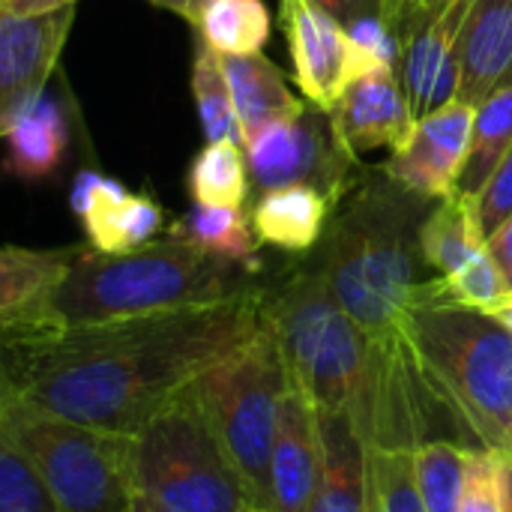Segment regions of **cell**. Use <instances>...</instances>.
Masks as SVG:
<instances>
[{"label":"cell","instance_id":"cell-31","mask_svg":"<svg viewBox=\"0 0 512 512\" xmlns=\"http://www.w3.org/2000/svg\"><path fill=\"white\" fill-rule=\"evenodd\" d=\"M366 453L375 512H426L417 489L414 447H372Z\"/></svg>","mask_w":512,"mask_h":512},{"label":"cell","instance_id":"cell-27","mask_svg":"<svg viewBox=\"0 0 512 512\" xmlns=\"http://www.w3.org/2000/svg\"><path fill=\"white\" fill-rule=\"evenodd\" d=\"M189 192L195 204L243 207L249 195V168L240 144L213 141L189 165Z\"/></svg>","mask_w":512,"mask_h":512},{"label":"cell","instance_id":"cell-20","mask_svg":"<svg viewBox=\"0 0 512 512\" xmlns=\"http://www.w3.org/2000/svg\"><path fill=\"white\" fill-rule=\"evenodd\" d=\"M333 204L336 201L330 195L303 183L270 189L252 207V231L258 243H267L291 255H303L315 249L324 237Z\"/></svg>","mask_w":512,"mask_h":512},{"label":"cell","instance_id":"cell-29","mask_svg":"<svg viewBox=\"0 0 512 512\" xmlns=\"http://www.w3.org/2000/svg\"><path fill=\"white\" fill-rule=\"evenodd\" d=\"M345 36H348V57H345L348 84L372 72L402 75L405 36L384 15L369 12V15L354 18L351 24H345Z\"/></svg>","mask_w":512,"mask_h":512},{"label":"cell","instance_id":"cell-8","mask_svg":"<svg viewBox=\"0 0 512 512\" xmlns=\"http://www.w3.org/2000/svg\"><path fill=\"white\" fill-rule=\"evenodd\" d=\"M0 423L30 462L54 512H129L132 438L81 426L0 393Z\"/></svg>","mask_w":512,"mask_h":512},{"label":"cell","instance_id":"cell-1","mask_svg":"<svg viewBox=\"0 0 512 512\" xmlns=\"http://www.w3.org/2000/svg\"><path fill=\"white\" fill-rule=\"evenodd\" d=\"M261 288L177 312L0 336V393L63 420L135 435L264 321Z\"/></svg>","mask_w":512,"mask_h":512},{"label":"cell","instance_id":"cell-40","mask_svg":"<svg viewBox=\"0 0 512 512\" xmlns=\"http://www.w3.org/2000/svg\"><path fill=\"white\" fill-rule=\"evenodd\" d=\"M153 6H162V9H171V12H177V15H183L186 21H192V15L198 12V6L204 3V0H150Z\"/></svg>","mask_w":512,"mask_h":512},{"label":"cell","instance_id":"cell-5","mask_svg":"<svg viewBox=\"0 0 512 512\" xmlns=\"http://www.w3.org/2000/svg\"><path fill=\"white\" fill-rule=\"evenodd\" d=\"M288 381L318 414H345L369 447L384 390L390 342L369 339L330 297L318 273H300L264 300Z\"/></svg>","mask_w":512,"mask_h":512},{"label":"cell","instance_id":"cell-44","mask_svg":"<svg viewBox=\"0 0 512 512\" xmlns=\"http://www.w3.org/2000/svg\"><path fill=\"white\" fill-rule=\"evenodd\" d=\"M372 512H375V507H372Z\"/></svg>","mask_w":512,"mask_h":512},{"label":"cell","instance_id":"cell-13","mask_svg":"<svg viewBox=\"0 0 512 512\" xmlns=\"http://www.w3.org/2000/svg\"><path fill=\"white\" fill-rule=\"evenodd\" d=\"M327 117L336 144L345 150L348 159L381 147H390L396 153L417 126L399 72H372L354 78Z\"/></svg>","mask_w":512,"mask_h":512},{"label":"cell","instance_id":"cell-11","mask_svg":"<svg viewBox=\"0 0 512 512\" xmlns=\"http://www.w3.org/2000/svg\"><path fill=\"white\" fill-rule=\"evenodd\" d=\"M72 18V6L33 15L0 6V138L24 108L42 96Z\"/></svg>","mask_w":512,"mask_h":512},{"label":"cell","instance_id":"cell-42","mask_svg":"<svg viewBox=\"0 0 512 512\" xmlns=\"http://www.w3.org/2000/svg\"><path fill=\"white\" fill-rule=\"evenodd\" d=\"M405 3H408V9H411V12H423V9H429L435 0H405Z\"/></svg>","mask_w":512,"mask_h":512},{"label":"cell","instance_id":"cell-39","mask_svg":"<svg viewBox=\"0 0 512 512\" xmlns=\"http://www.w3.org/2000/svg\"><path fill=\"white\" fill-rule=\"evenodd\" d=\"M501 459V501L504 512H512V453H498Z\"/></svg>","mask_w":512,"mask_h":512},{"label":"cell","instance_id":"cell-21","mask_svg":"<svg viewBox=\"0 0 512 512\" xmlns=\"http://www.w3.org/2000/svg\"><path fill=\"white\" fill-rule=\"evenodd\" d=\"M219 66L225 72L231 102L243 129V141L261 132L267 123L297 114L306 105L288 90L276 63L264 54H219Z\"/></svg>","mask_w":512,"mask_h":512},{"label":"cell","instance_id":"cell-19","mask_svg":"<svg viewBox=\"0 0 512 512\" xmlns=\"http://www.w3.org/2000/svg\"><path fill=\"white\" fill-rule=\"evenodd\" d=\"M78 246L21 249L0 246V336L30 330L51 288L66 273Z\"/></svg>","mask_w":512,"mask_h":512},{"label":"cell","instance_id":"cell-25","mask_svg":"<svg viewBox=\"0 0 512 512\" xmlns=\"http://www.w3.org/2000/svg\"><path fill=\"white\" fill-rule=\"evenodd\" d=\"M512 147V81L501 84L489 99H483L474 108V129H471V147L468 159L462 165L456 195L477 198L486 186V180L495 174L501 159Z\"/></svg>","mask_w":512,"mask_h":512},{"label":"cell","instance_id":"cell-37","mask_svg":"<svg viewBox=\"0 0 512 512\" xmlns=\"http://www.w3.org/2000/svg\"><path fill=\"white\" fill-rule=\"evenodd\" d=\"M486 249L495 258V264H498V270H501V276H504V282H507L512 294V216L486 240Z\"/></svg>","mask_w":512,"mask_h":512},{"label":"cell","instance_id":"cell-18","mask_svg":"<svg viewBox=\"0 0 512 512\" xmlns=\"http://www.w3.org/2000/svg\"><path fill=\"white\" fill-rule=\"evenodd\" d=\"M321 483L306 512H372L369 453L345 414H318Z\"/></svg>","mask_w":512,"mask_h":512},{"label":"cell","instance_id":"cell-34","mask_svg":"<svg viewBox=\"0 0 512 512\" xmlns=\"http://www.w3.org/2000/svg\"><path fill=\"white\" fill-rule=\"evenodd\" d=\"M459 512H504L501 501V459L495 450H468Z\"/></svg>","mask_w":512,"mask_h":512},{"label":"cell","instance_id":"cell-38","mask_svg":"<svg viewBox=\"0 0 512 512\" xmlns=\"http://www.w3.org/2000/svg\"><path fill=\"white\" fill-rule=\"evenodd\" d=\"M75 0H9L6 6L12 12H21V15H33V12H51V9H60V6H72Z\"/></svg>","mask_w":512,"mask_h":512},{"label":"cell","instance_id":"cell-7","mask_svg":"<svg viewBox=\"0 0 512 512\" xmlns=\"http://www.w3.org/2000/svg\"><path fill=\"white\" fill-rule=\"evenodd\" d=\"M192 390L240 474L252 507L270 512V453L288 390V369L267 315L252 336L213 360L192 381Z\"/></svg>","mask_w":512,"mask_h":512},{"label":"cell","instance_id":"cell-30","mask_svg":"<svg viewBox=\"0 0 512 512\" xmlns=\"http://www.w3.org/2000/svg\"><path fill=\"white\" fill-rule=\"evenodd\" d=\"M468 447L450 441H426L414 447L417 489L426 512H459Z\"/></svg>","mask_w":512,"mask_h":512},{"label":"cell","instance_id":"cell-24","mask_svg":"<svg viewBox=\"0 0 512 512\" xmlns=\"http://www.w3.org/2000/svg\"><path fill=\"white\" fill-rule=\"evenodd\" d=\"M486 249V237L480 231L474 201L465 195L444 198L420 225V252L426 267H432L441 279L453 276L465 267L477 252Z\"/></svg>","mask_w":512,"mask_h":512},{"label":"cell","instance_id":"cell-26","mask_svg":"<svg viewBox=\"0 0 512 512\" xmlns=\"http://www.w3.org/2000/svg\"><path fill=\"white\" fill-rule=\"evenodd\" d=\"M189 24L216 54H261L273 18L264 0H204Z\"/></svg>","mask_w":512,"mask_h":512},{"label":"cell","instance_id":"cell-32","mask_svg":"<svg viewBox=\"0 0 512 512\" xmlns=\"http://www.w3.org/2000/svg\"><path fill=\"white\" fill-rule=\"evenodd\" d=\"M432 294L468 309H480V312H495L498 306H504L510 300V288L495 264V258L489 255V249L477 252L465 267H459L453 276H435L432 282Z\"/></svg>","mask_w":512,"mask_h":512},{"label":"cell","instance_id":"cell-16","mask_svg":"<svg viewBox=\"0 0 512 512\" xmlns=\"http://www.w3.org/2000/svg\"><path fill=\"white\" fill-rule=\"evenodd\" d=\"M69 201L84 225L90 249L96 252H129L147 246L165 225V213L153 198L135 195L123 183L96 171L78 174Z\"/></svg>","mask_w":512,"mask_h":512},{"label":"cell","instance_id":"cell-28","mask_svg":"<svg viewBox=\"0 0 512 512\" xmlns=\"http://www.w3.org/2000/svg\"><path fill=\"white\" fill-rule=\"evenodd\" d=\"M192 96H195V108H198V120H201L207 144L231 141V144L246 147L243 129L231 102V90L219 66V54L201 39H198L195 60H192Z\"/></svg>","mask_w":512,"mask_h":512},{"label":"cell","instance_id":"cell-4","mask_svg":"<svg viewBox=\"0 0 512 512\" xmlns=\"http://www.w3.org/2000/svg\"><path fill=\"white\" fill-rule=\"evenodd\" d=\"M432 282L402 318L423 387L483 450L512 453V333L489 312L435 297Z\"/></svg>","mask_w":512,"mask_h":512},{"label":"cell","instance_id":"cell-33","mask_svg":"<svg viewBox=\"0 0 512 512\" xmlns=\"http://www.w3.org/2000/svg\"><path fill=\"white\" fill-rule=\"evenodd\" d=\"M0 512H54L30 462L0 423Z\"/></svg>","mask_w":512,"mask_h":512},{"label":"cell","instance_id":"cell-12","mask_svg":"<svg viewBox=\"0 0 512 512\" xmlns=\"http://www.w3.org/2000/svg\"><path fill=\"white\" fill-rule=\"evenodd\" d=\"M474 129V105L453 99L420 117L408 141L384 165V174L426 201H444L456 192L468 159Z\"/></svg>","mask_w":512,"mask_h":512},{"label":"cell","instance_id":"cell-15","mask_svg":"<svg viewBox=\"0 0 512 512\" xmlns=\"http://www.w3.org/2000/svg\"><path fill=\"white\" fill-rule=\"evenodd\" d=\"M321 426L315 405L288 381L270 453V512H306L321 483Z\"/></svg>","mask_w":512,"mask_h":512},{"label":"cell","instance_id":"cell-23","mask_svg":"<svg viewBox=\"0 0 512 512\" xmlns=\"http://www.w3.org/2000/svg\"><path fill=\"white\" fill-rule=\"evenodd\" d=\"M171 237L192 243L222 261H231L249 273H258V237L252 231V219H246L243 207H210L192 204L174 225Z\"/></svg>","mask_w":512,"mask_h":512},{"label":"cell","instance_id":"cell-41","mask_svg":"<svg viewBox=\"0 0 512 512\" xmlns=\"http://www.w3.org/2000/svg\"><path fill=\"white\" fill-rule=\"evenodd\" d=\"M129 512H168V510H162V507H156V504H150V501H144V498H135V501H132V507H129Z\"/></svg>","mask_w":512,"mask_h":512},{"label":"cell","instance_id":"cell-14","mask_svg":"<svg viewBox=\"0 0 512 512\" xmlns=\"http://www.w3.org/2000/svg\"><path fill=\"white\" fill-rule=\"evenodd\" d=\"M279 18L288 39L294 81L300 93L312 108L330 114L342 90L348 87L345 27L312 0H282Z\"/></svg>","mask_w":512,"mask_h":512},{"label":"cell","instance_id":"cell-35","mask_svg":"<svg viewBox=\"0 0 512 512\" xmlns=\"http://www.w3.org/2000/svg\"><path fill=\"white\" fill-rule=\"evenodd\" d=\"M474 213L486 240L512 216V147L495 168V174L486 180L483 192L474 198Z\"/></svg>","mask_w":512,"mask_h":512},{"label":"cell","instance_id":"cell-9","mask_svg":"<svg viewBox=\"0 0 512 512\" xmlns=\"http://www.w3.org/2000/svg\"><path fill=\"white\" fill-rule=\"evenodd\" d=\"M348 162L330 120L318 108L279 117L246 141V168L261 192L303 183L339 201L348 183Z\"/></svg>","mask_w":512,"mask_h":512},{"label":"cell","instance_id":"cell-17","mask_svg":"<svg viewBox=\"0 0 512 512\" xmlns=\"http://www.w3.org/2000/svg\"><path fill=\"white\" fill-rule=\"evenodd\" d=\"M512 81V0H477L462 36L456 99L480 105Z\"/></svg>","mask_w":512,"mask_h":512},{"label":"cell","instance_id":"cell-43","mask_svg":"<svg viewBox=\"0 0 512 512\" xmlns=\"http://www.w3.org/2000/svg\"><path fill=\"white\" fill-rule=\"evenodd\" d=\"M6 3H9V0H0V6H6Z\"/></svg>","mask_w":512,"mask_h":512},{"label":"cell","instance_id":"cell-6","mask_svg":"<svg viewBox=\"0 0 512 512\" xmlns=\"http://www.w3.org/2000/svg\"><path fill=\"white\" fill-rule=\"evenodd\" d=\"M132 483L168 512H258L192 384L132 435Z\"/></svg>","mask_w":512,"mask_h":512},{"label":"cell","instance_id":"cell-3","mask_svg":"<svg viewBox=\"0 0 512 512\" xmlns=\"http://www.w3.org/2000/svg\"><path fill=\"white\" fill-rule=\"evenodd\" d=\"M249 276V270L174 237L129 252L78 249L33 327H78L207 306L255 288Z\"/></svg>","mask_w":512,"mask_h":512},{"label":"cell","instance_id":"cell-10","mask_svg":"<svg viewBox=\"0 0 512 512\" xmlns=\"http://www.w3.org/2000/svg\"><path fill=\"white\" fill-rule=\"evenodd\" d=\"M474 3L477 0H435L429 9L414 12L405 27L402 87L417 120L456 99L462 36Z\"/></svg>","mask_w":512,"mask_h":512},{"label":"cell","instance_id":"cell-2","mask_svg":"<svg viewBox=\"0 0 512 512\" xmlns=\"http://www.w3.org/2000/svg\"><path fill=\"white\" fill-rule=\"evenodd\" d=\"M426 204L384 174L345 204L327 234L318 276L342 312L375 342L402 339V318L429 282L420 252Z\"/></svg>","mask_w":512,"mask_h":512},{"label":"cell","instance_id":"cell-22","mask_svg":"<svg viewBox=\"0 0 512 512\" xmlns=\"http://www.w3.org/2000/svg\"><path fill=\"white\" fill-rule=\"evenodd\" d=\"M6 138V171L18 180H45L51 177L66 156L69 132L66 117L57 102L39 96L30 108H24L9 129Z\"/></svg>","mask_w":512,"mask_h":512},{"label":"cell","instance_id":"cell-36","mask_svg":"<svg viewBox=\"0 0 512 512\" xmlns=\"http://www.w3.org/2000/svg\"><path fill=\"white\" fill-rule=\"evenodd\" d=\"M312 3L321 6L327 15H333L342 27L351 24L360 15L378 12V15H384L399 30V27H408V21L414 15L405 0H312Z\"/></svg>","mask_w":512,"mask_h":512}]
</instances>
